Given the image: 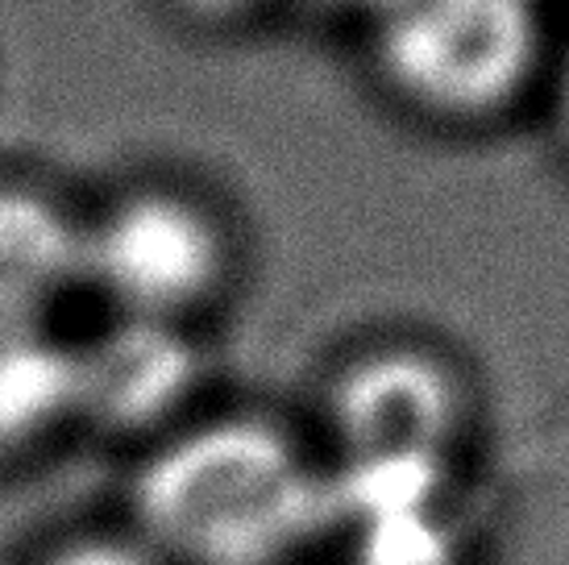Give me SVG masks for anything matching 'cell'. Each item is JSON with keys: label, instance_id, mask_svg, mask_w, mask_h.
<instances>
[{"label": "cell", "instance_id": "1", "mask_svg": "<svg viewBox=\"0 0 569 565\" xmlns=\"http://www.w3.org/2000/svg\"><path fill=\"white\" fill-rule=\"evenodd\" d=\"M329 528V462L270 416L200 412L133 466L129 533L162 565H300Z\"/></svg>", "mask_w": 569, "mask_h": 565}, {"label": "cell", "instance_id": "2", "mask_svg": "<svg viewBox=\"0 0 569 565\" xmlns=\"http://www.w3.org/2000/svg\"><path fill=\"white\" fill-rule=\"evenodd\" d=\"M366 54L387 92L432 126H490L545 67L540 0H366Z\"/></svg>", "mask_w": 569, "mask_h": 565}, {"label": "cell", "instance_id": "3", "mask_svg": "<svg viewBox=\"0 0 569 565\" xmlns=\"http://www.w3.org/2000/svg\"><path fill=\"white\" fill-rule=\"evenodd\" d=\"M238 267L221 212L171 184H138L83 217V291L109 316L191 325Z\"/></svg>", "mask_w": 569, "mask_h": 565}, {"label": "cell", "instance_id": "4", "mask_svg": "<svg viewBox=\"0 0 569 565\" xmlns=\"http://www.w3.org/2000/svg\"><path fill=\"white\" fill-rule=\"evenodd\" d=\"M320 408L329 466L453 470L475 428V387L441 349L375 341L332 366Z\"/></svg>", "mask_w": 569, "mask_h": 565}, {"label": "cell", "instance_id": "5", "mask_svg": "<svg viewBox=\"0 0 569 565\" xmlns=\"http://www.w3.org/2000/svg\"><path fill=\"white\" fill-rule=\"evenodd\" d=\"M204 378L208 358L191 325L109 316L71 341L76 428L138 445V454L200 416Z\"/></svg>", "mask_w": 569, "mask_h": 565}, {"label": "cell", "instance_id": "6", "mask_svg": "<svg viewBox=\"0 0 569 565\" xmlns=\"http://www.w3.org/2000/svg\"><path fill=\"white\" fill-rule=\"evenodd\" d=\"M83 291V217L30 184H0V325L54 329Z\"/></svg>", "mask_w": 569, "mask_h": 565}, {"label": "cell", "instance_id": "7", "mask_svg": "<svg viewBox=\"0 0 569 565\" xmlns=\"http://www.w3.org/2000/svg\"><path fill=\"white\" fill-rule=\"evenodd\" d=\"M76 433L71 337L0 325V470L21 466Z\"/></svg>", "mask_w": 569, "mask_h": 565}, {"label": "cell", "instance_id": "8", "mask_svg": "<svg viewBox=\"0 0 569 565\" xmlns=\"http://www.w3.org/2000/svg\"><path fill=\"white\" fill-rule=\"evenodd\" d=\"M30 565H162L133 533H76L54 541Z\"/></svg>", "mask_w": 569, "mask_h": 565}, {"label": "cell", "instance_id": "9", "mask_svg": "<svg viewBox=\"0 0 569 565\" xmlns=\"http://www.w3.org/2000/svg\"><path fill=\"white\" fill-rule=\"evenodd\" d=\"M171 4L200 26H238L274 9V0H171Z\"/></svg>", "mask_w": 569, "mask_h": 565}, {"label": "cell", "instance_id": "10", "mask_svg": "<svg viewBox=\"0 0 569 565\" xmlns=\"http://www.w3.org/2000/svg\"><path fill=\"white\" fill-rule=\"evenodd\" d=\"M553 112H557V133L569 150V47L566 54L557 59V76H553Z\"/></svg>", "mask_w": 569, "mask_h": 565}]
</instances>
